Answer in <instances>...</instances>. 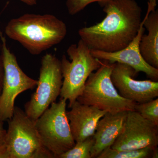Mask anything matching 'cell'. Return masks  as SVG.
Wrapping results in <instances>:
<instances>
[{
	"label": "cell",
	"instance_id": "cell-9",
	"mask_svg": "<svg viewBox=\"0 0 158 158\" xmlns=\"http://www.w3.org/2000/svg\"><path fill=\"white\" fill-rule=\"evenodd\" d=\"M158 132V126L138 112L128 111L121 133L111 148L124 150L157 147Z\"/></svg>",
	"mask_w": 158,
	"mask_h": 158
},
{
	"label": "cell",
	"instance_id": "cell-4",
	"mask_svg": "<svg viewBox=\"0 0 158 158\" xmlns=\"http://www.w3.org/2000/svg\"><path fill=\"white\" fill-rule=\"evenodd\" d=\"M114 63L102 60L101 65L90 74L77 100L110 113L135 111L136 103L123 97L111 80Z\"/></svg>",
	"mask_w": 158,
	"mask_h": 158
},
{
	"label": "cell",
	"instance_id": "cell-17",
	"mask_svg": "<svg viewBox=\"0 0 158 158\" xmlns=\"http://www.w3.org/2000/svg\"><path fill=\"white\" fill-rule=\"evenodd\" d=\"M135 111L158 127V99L143 103H136Z\"/></svg>",
	"mask_w": 158,
	"mask_h": 158
},
{
	"label": "cell",
	"instance_id": "cell-21",
	"mask_svg": "<svg viewBox=\"0 0 158 158\" xmlns=\"http://www.w3.org/2000/svg\"><path fill=\"white\" fill-rule=\"evenodd\" d=\"M19 1L30 6H34L37 5V0H19Z\"/></svg>",
	"mask_w": 158,
	"mask_h": 158
},
{
	"label": "cell",
	"instance_id": "cell-19",
	"mask_svg": "<svg viewBox=\"0 0 158 158\" xmlns=\"http://www.w3.org/2000/svg\"><path fill=\"white\" fill-rule=\"evenodd\" d=\"M4 77V67L2 54V43L0 42V96L2 89Z\"/></svg>",
	"mask_w": 158,
	"mask_h": 158
},
{
	"label": "cell",
	"instance_id": "cell-14",
	"mask_svg": "<svg viewBox=\"0 0 158 158\" xmlns=\"http://www.w3.org/2000/svg\"><path fill=\"white\" fill-rule=\"evenodd\" d=\"M157 0H148V10L144 19V27L148 34L142 35L139 49L148 64L158 69V11L156 10Z\"/></svg>",
	"mask_w": 158,
	"mask_h": 158
},
{
	"label": "cell",
	"instance_id": "cell-7",
	"mask_svg": "<svg viewBox=\"0 0 158 158\" xmlns=\"http://www.w3.org/2000/svg\"><path fill=\"white\" fill-rule=\"evenodd\" d=\"M36 91L24 106L25 112L36 120L60 95L63 82L61 61L47 53L42 57Z\"/></svg>",
	"mask_w": 158,
	"mask_h": 158
},
{
	"label": "cell",
	"instance_id": "cell-10",
	"mask_svg": "<svg viewBox=\"0 0 158 158\" xmlns=\"http://www.w3.org/2000/svg\"><path fill=\"white\" fill-rule=\"evenodd\" d=\"M138 73L129 65L114 63L111 78L121 96L140 104L158 97V82L152 80L138 81L134 79Z\"/></svg>",
	"mask_w": 158,
	"mask_h": 158
},
{
	"label": "cell",
	"instance_id": "cell-16",
	"mask_svg": "<svg viewBox=\"0 0 158 158\" xmlns=\"http://www.w3.org/2000/svg\"><path fill=\"white\" fill-rule=\"evenodd\" d=\"M94 142L93 136L76 142L72 148L60 155L58 158H91V150Z\"/></svg>",
	"mask_w": 158,
	"mask_h": 158
},
{
	"label": "cell",
	"instance_id": "cell-18",
	"mask_svg": "<svg viewBox=\"0 0 158 158\" xmlns=\"http://www.w3.org/2000/svg\"><path fill=\"white\" fill-rule=\"evenodd\" d=\"M108 0H67L66 7L70 15H76L93 3L103 2Z\"/></svg>",
	"mask_w": 158,
	"mask_h": 158
},
{
	"label": "cell",
	"instance_id": "cell-22",
	"mask_svg": "<svg viewBox=\"0 0 158 158\" xmlns=\"http://www.w3.org/2000/svg\"><path fill=\"white\" fill-rule=\"evenodd\" d=\"M152 157L153 158H158V150L157 147L156 148L153 150L152 154Z\"/></svg>",
	"mask_w": 158,
	"mask_h": 158
},
{
	"label": "cell",
	"instance_id": "cell-5",
	"mask_svg": "<svg viewBox=\"0 0 158 158\" xmlns=\"http://www.w3.org/2000/svg\"><path fill=\"white\" fill-rule=\"evenodd\" d=\"M69 60L65 55L61 61L63 82L60 96L69 101V108L81 95L90 74L101 65L102 60L92 56L90 49L80 39L66 50Z\"/></svg>",
	"mask_w": 158,
	"mask_h": 158
},
{
	"label": "cell",
	"instance_id": "cell-3",
	"mask_svg": "<svg viewBox=\"0 0 158 158\" xmlns=\"http://www.w3.org/2000/svg\"><path fill=\"white\" fill-rule=\"evenodd\" d=\"M8 121L4 141L0 144V158H54L44 146L34 120L15 106Z\"/></svg>",
	"mask_w": 158,
	"mask_h": 158
},
{
	"label": "cell",
	"instance_id": "cell-6",
	"mask_svg": "<svg viewBox=\"0 0 158 158\" xmlns=\"http://www.w3.org/2000/svg\"><path fill=\"white\" fill-rule=\"evenodd\" d=\"M66 102L62 98L58 102H54L34 121L43 145L54 158H58L76 143L66 115Z\"/></svg>",
	"mask_w": 158,
	"mask_h": 158
},
{
	"label": "cell",
	"instance_id": "cell-2",
	"mask_svg": "<svg viewBox=\"0 0 158 158\" xmlns=\"http://www.w3.org/2000/svg\"><path fill=\"white\" fill-rule=\"evenodd\" d=\"M67 32L65 23L51 14H24L10 20L5 28L9 38L35 56L62 42Z\"/></svg>",
	"mask_w": 158,
	"mask_h": 158
},
{
	"label": "cell",
	"instance_id": "cell-12",
	"mask_svg": "<svg viewBox=\"0 0 158 158\" xmlns=\"http://www.w3.org/2000/svg\"><path fill=\"white\" fill-rule=\"evenodd\" d=\"M66 112L71 131L75 142L93 136L99 120L107 112L76 101Z\"/></svg>",
	"mask_w": 158,
	"mask_h": 158
},
{
	"label": "cell",
	"instance_id": "cell-8",
	"mask_svg": "<svg viewBox=\"0 0 158 158\" xmlns=\"http://www.w3.org/2000/svg\"><path fill=\"white\" fill-rule=\"evenodd\" d=\"M0 38L4 67L2 89L0 96V121L5 122L13 116L15 102L18 95L34 89L38 81L27 75L20 68L16 56L7 46L6 37L1 29Z\"/></svg>",
	"mask_w": 158,
	"mask_h": 158
},
{
	"label": "cell",
	"instance_id": "cell-20",
	"mask_svg": "<svg viewBox=\"0 0 158 158\" xmlns=\"http://www.w3.org/2000/svg\"><path fill=\"white\" fill-rule=\"evenodd\" d=\"M6 134V130L4 127V122L0 121V144L4 141Z\"/></svg>",
	"mask_w": 158,
	"mask_h": 158
},
{
	"label": "cell",
	"instance_id": "cell-13",
	"mask_svg": "<svg viewBox=\"0 0 158 158\" xmlns=\"http://www.w3.org/2000/svg\"><path fill=\"white\" fill-rule=\"evenodd\" d=\"M127 113H107L99 120L93 135L91 158L97 157L103 151L113 145L122 130Z\"/></svg>",
	"mask_w": 158,
	"mask_h": 158
},
{
	"label": "cell",
	"instance_id": "cell-1",
	"mask_svg": "<svg viewBox=\"0 0 158 158\" xmlns=\"http://www.w3.org/2000/svg\"><path fill=\"white\" fill-rule=\"evenodd\" d=\"M98 4L106 17L80 29L81 39L90 50L115 52L125 48L138 34L142 20L141 7L135 0H108Z\"/></svg>",
	"mask_w": 158,
	"mask_h": 158
},
{
	"label": "cell",
	"instance_id": "cell-15",
	"mask_svg": "<svg viewBox=\"0 0 158 158\" xmlns=\"http://www.w3.org/2000/svg\"><path fill=\"white\" fill-rule=\"evenodd\" d=\"M156 147H147L141 149L124 150H117L110 147L103 151L97 158H149L152 156L153 150Z\"/></svg>",
	"mask_w": 158,
	"mask_h": 158
},
{
	"label": "cell",
	"instance_id": "cell-11",
	"mask_svg": "<svg viewBox=\"0 0 158 158\" xmlns=\"http://www.w3.org/2000/svg\"><path fill=\"white\" fill-rule=\"evenodd\" d=\"M145 28L142 20L138 34L132 42L125 48L115 52L90 50L92 56L97 59L106 60L110 63H119L129 65L136 72L144 73L152 81H157L158 69L151 66L145 62L140 53L139 44Z\"/></svg>",
	"mask_w": 158,
	"mask_h": 158
}]
</instances>
